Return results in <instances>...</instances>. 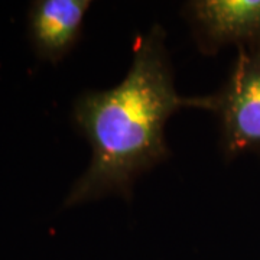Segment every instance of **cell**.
Returning <instances> with one entry per match:
<instances>
[{
    "label": "cell",
    "instance_id": "1",
    "mask_svg": "<svg viewBox=\"0 0 260 260\" xmlns=\"http://www.w3.org/2000/svg\"><path fill=\"white\" fill-rule=\"evenodd\" d=\"M181 107H188V97L175 90L165 30L153 25L138 38L120 84L88 90L74 102L73 121L91 146V162L70 189L64 207L109 194L129 198L135 179L169 156L165 124Z\"/></svg>",
    "mask_w": 260,
    "mask_h": 260
},
{
    "label": "cell",
    "instance_id": "2",
    "mask_svg": "<svg viewBox=\"0 0 260 260\" xmlns=\"http://www.w3.org/2000/svg\"><path fill=\"white\" fill-rule=\"evenodd\" d=\"M188 107L214 113L227 158L260 150V42L239 47L227 81L211 95L188 97Z\"/></svg>",
    "mask_w": 260,
    "mask_h": 260
},
{
    "label": "cell",
    "instance_id": "3",
    "mask_svg": "<svg viewBox=\"0 0 260 260\" xmlns=\"http://www.w3.org/2000/svg\"><path fill=\"white\" fill-rule=\"evenodd\" d=\"M185 10L204 54H215L229 44L260 42V0H194Z\"/></svg>",
    "mask_w": 260,
    "mask_h": 260
},
{
    "label": "cell",
    "instance_id": "4",
    "mask_svg": "<svg viewBox=\"0 0 260 260\" xmlns=\"http://www.w3.org/2000/svg\"><path fill=\"white\" fill-rule=\"evenodd\" d=\"M88 0H37L28 12V37L35 55L58 64L68 55L83 32Z\"/></svg>",
    "mask_w": 260,
    "mask_h": 260
}]
</instances>
